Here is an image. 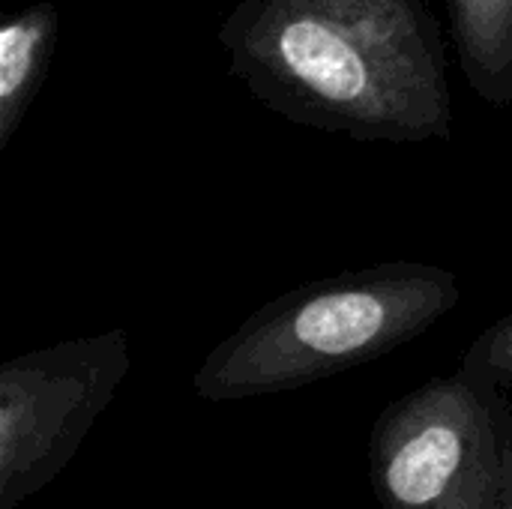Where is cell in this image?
I'll return each mask as SVG.
<instances>
[{
    "mask_svg": "<svg viewBox=\"0 0 512 509\" xmlns=\"http://www.w3.org/2000/svg\"><path fill=\"white\" fill-rule=\"evenodd\" d=\"M228 69L291 123L357 141H450L453 93L429 0H237Z\"/></svg>",
    "mask_w": 512,
    "mask_h": 509,
    "instance_id": "obj_1",
    "label": "cell"
},
{
    "mask_svg": "<svg viewBox=\"0 0 512 509\" xmlns=\"http://www.w3.org/2000/svg\"><path fill=\"white\" fill-rule=\"evenodd\" d=\"M462 300L456 273L390 261L279 294L195 369L201 402H240L309 387L414 342Z\"/></svg>",
    "mask_w": 512,
    "mask_h": 509,
    "instance_id": "obj_2",
    "label": "cell"
},
{
    "mask_svg": "<svg viewBox=\"0 0 512 509\" xmlns=\"http://www.w3.org/2000/svg\"><path fill=\"white\" fill-rule=\"evenodd\" d=\"M512 396L456 369L390 402L369 432L381 509H501Z\"/></svg>",
    "mask_w": 512,
    "mask_h": 509,
    "instance_id": "obj_3",
    "label": "cell"
},
{
    "mask_svg": "<svg viewBox=\"0 0 512 509\" xmlns=\"http://www.w3.org/2000/svg\"><path fill=\"white\" fill-rule=\"evenodd\" d=\"M129 333L63 339L0 369V509L48 489L129 375Z\"/></svg>",
    "mask_w": 512,
    "mask_h": 509,
    "instance_id": "obj_4",
    "label": "cell"
},
{
    "mask_svg": "<svg viewBox=\"0 0 512 509\" xmlns=\"http://www.w3.org/2000/svg\"><path fill=\"white\" fill-rule=\"evenodd\" d=\"M459 69L489 105L512 111V0H447Z\"/></svg>",
    "mask_w": 512,
    "mask_h": 509,
    "instance_id": "obj_5",
    "label": "cell"
},
{
    "mask_svg": "<svg viewBox=\"0 0 512 509\" xmlns=\"http://www.w3.org/2000/svg\"><path fill=\"white\" fill-rule=\"evenodd\" d=\"M57 42V6L33 3L0 27V150L24 123Z\"/></svg>",
    "mask_w": 512,
    "mask_h": 509,
    "instance_id": "obj_6",
    "label": "cell"
},
{
    "mask_svg": "<svg viewBox=\"0 0 512 509\" xmlns=\"http://www.w3.org/2000/svg\"><path fill=\"white\" fill-rule=\"evenodd\" d=\"M459 369L495 381L512 396V312L501 315L471 342Z\"/></svg>",
    "mask_w": 512,
    "mask_h": 509,
    "instance_id": "obj_7",
    "label": "cell"
},
{
    "mask_svg": "<svg viewBox=\"0 0 512 509\" xmlns=\"http://www.w3.org/2000/svg\"><path fill=\"white\" fill-rule=\"evenodd\" d=\"M501 509H512V417H510V441H507V474H504V498Z\"/></svg>",
    "mask_w": 512,
    "mask_h": 509,
    "instance_id": "obj_8",
    "label": "cell"
}]
</instances>
